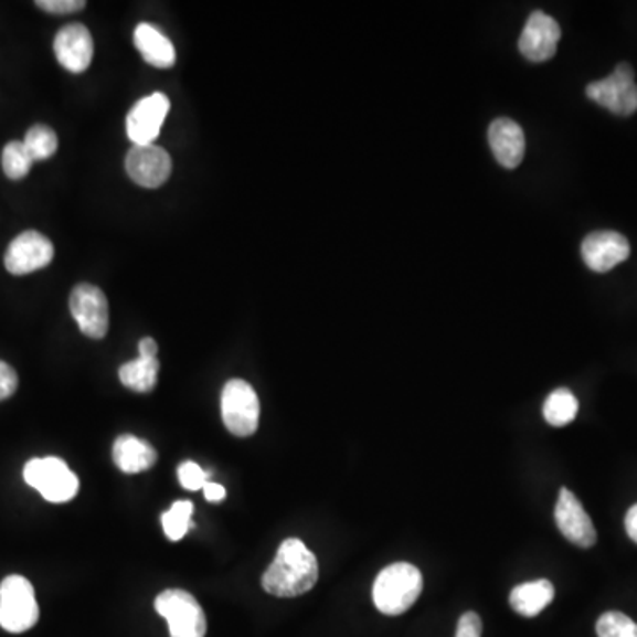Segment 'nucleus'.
I'll use <instances>...</instances> for the list:
<instances>
[{"mask_svg": "<svg viewBox=\"0 0 637 637\" xmlns=\"http://www.w3.org/2000/svg\"><path fill=\"white\" fill-rule=\"evenodd\" d=\"M554 519L562 535L577 548L588 549L597 542V530L593 527L592 519L580 499L575 498L574 492L566 487H563L558 496Z\"/></svg>", "mask_w": 637, "mask_h": 637, "instance_id": "obj_11", "label": "nucleus"}, {"mask_svg": "<svg viewBox=\"0 0 637 637\" xmlns=\"http://www.w3.org/2000/svg\"><path fill=\"white\" fill-rule=\"evenodd\" d=\"M23 146L28 149L32 160L43 161L54 157L59 148V139L55 131L46 125H34L23 139Z\"/></svg>", "mask_w": 637, "mask_h": 637, "instance_id": "obj_22", "label": "nucleus"}, {"mask_svg": "<svg viewBox=\"0 0 637 637\" xmlns=\"http://www.w3.org/2000/svg\"><path fill=\"white\" fill-rule=\"evenodd\" d=\"M38 8L54 14H70L84 10L85 0H38Z\"/></svg>", "mask_w": 637, "mask_h": 637, "instance_id": "obj_27", "label": "nucleus"}, {"mask_svg": "<svg viewBox=\"0 0 637 637\" xmlns=\"http://www.w3.org/2000/svg\"><path fill=\"white\" fill-rule=\"evenodd\" d=\"M135 46L146 63L155 67H172L176 64V49L172 41L151 23H140L135 29Z\"/></svg>", "mask_w": 637, "mask_h": 637, "instance_id": "obj_18", "label": "nucleus"}, {"mask_svg": "<svg viewBox=\"0 0 637 637\" xmlns=\"http://www.w3.org/2000/svg\"><path fill=\"white\" fill-rule=\"evenodd\" d=\"M32 163H34V160H32L28 149L20 140H13V142L8 144L4 151H2L4 174L10 179H14V181L25 178L31 172Z\"/></svg>", "mask_w": 637, "mask_h": 637, "instance_id": "obj_24", "label": "nucleus"}, {"mask_svg": "<svg viewBox=\"0 0 637 637\" xmlns=\"http://www.w3.org/2000/svg\"><path fill=\"white\" fill-rule=\"evenodd\" d=\"M179 484L188 490H201L204 489L205 484H208V473L192 460H187V463L181 464L178 468Z\"/></svg>", "mask_w": 637, "mask_h": 637, "instance_id": "obj_26", "label": "nucleus"}, {"mask_svg": "<svg viewBox=\"0 0 637 637\" xmlns=\"http://www.w3.org/2000/svg\"><path fill=\"white\" fill-rule=\"evenodd\" d=\"M424 590L422 572L411 563H393L379 572L372 590L375 607L383 615H404Z\"/></svg>", "mask_w": 637, "mask_h": 637, "instance_id": "obj_2", "label": "nucleus"}, {"mask_svg": "<svg viewBox=\"0 0 637 637\" xmlns=\"http://www.w3.org/2000/svg\"><path fill=\"white\" fill-rule=\"evenodd\" d=\"M70 310L82 333L102 340L108 331V301L99 287L78 284L70 296Z\"/></svg>", "mask_w": 637, "mask_h": 637, "instance_id": "obj_9", "label": "nucleus"}, {"mask_svg": "<svg viewBox=\"0 0 637 637\" xmlns=\"http://www.w3.org/2000/svg\"><path fill=\"white\" fill-rule=\"evenodd\" d=\"M40 619V606L31 581L8 575L0 584V627L11 634L31 630Z\"/></svg>", "mask_w": 637, "mask_h": 637, "instance_id": "obj_3", "label": "nucleus"}, {"mask_svg": "<svg viewBox=\"0 0 637 637\" xmlns=\"http://www.w3.org/2000/svg\"><path fill=\"white\" fill-rule=\"evenodd\" d=\"M112 455H114V463H116L117 468L123 473H128V475L148 471L158 460L155 446L144 442L140 437L131 436V434H123V436L117 437Z\"/></svg>", "mask_w": 637, "mask_h": 637, "instance_id": "obj_17", "label": "nucleus"}, {"mask_svg": "<svg viewBox=\"0 0 637 637\" xmlns=\"http://www.w3.org/2000/svg\"><path fill=\"white\" fill-rule=\"evenodd\" d=\"M54 52L67 72L84 73L94 55L93 36L82 23H67L54 40Z\"/></svg>", "mask_w": 637, "mask_h": 637, "instance_id": "obj_15", "label": "nucleus"}, {"mask_svg": "<svg viewBox=\"0 0 637 637\" xmlns=\"http://www.w3.org/2000/svg\"><path fill=\"white\" fill-rule=\"evenodd\" d=\"M319 580L316 554L299 539H287L278 548L277 556L263 575V588L280 598L305 595Z\"/></svg>", "mask_w": 637, "mask_h": 637, "instance_id": "obj_1", "label": "nucleus"}, {"mask_svg": "<svg viewBox=\"0 0 637 637\" xmlns=\"http://www.w3.org/2000/svg\"><path fill=\"white\" fill-rule=\"evenodd\" d=\"M584 263L592 272L607 273L624 263L630 255V245L627 237L619 232H592L581 246Z\"/></svg>", "mask_w": 637, "mask_h": 637, "instance_id": "obj_14", "label": "nucleus"}, {"mask_svg": "<svg viewBox=\"0 0 637 637\" xmlns=\"http://www.w3.org/2000/svg\"><path fill=\"white\" fill-rule=\"evenodd\" d=\"M598 637H637V624L619 611H607L597 622Z\"/></svg>", "mask_w": 637, "mask_h": 637, "instance_id": "obj_25", "label": "nucleus"}, {"mask_svg": "<svg viewBox=\"0 0 637 637\" xmlns=\"http://www.w3.org/2000/svg\"><path fill=\"white\" fill-rule=\"evenodd\" d=\"M23 480L50 503H66L78 492V478L57 457L29 460L23 468Z\"/></svg>", "mask_w": 637, "mask_h": 637, "instance_id": "obj_4", "label": "nucleus"}, {"mask_svg": "<svg viewBox=\"0 0 637 637\" xmlns=\"http://www.w3.org/2000/svg\"><path fill=\"white\" fill-rule=\"evenodd\" d=\"M554 586L551 581L537 580L518 584L510 592V607L524 618H535L553 602Z\"/></svg>", "mask_w": 637, "mask_h": 637, "instance_id": "obj_19", "label": "nucleus"}, {"mask_svg": "<svg viewBox=\"0 0 637 637\" xmlns=\"http://www.w3.org/2000/svg\"><path fill=\"white\" fill-rule=\"evenodd\" d=\"M586 96L616 116H633L637 110L636 75L630 64L622 63L607 78L592 82Z\"/></svg>", "mask_w": 637, "mask_h": 637, "instance_id": "obj_7", "label": "nucleus"}, {"mask_svg": "<svg viewBox=\"0 0 637 637\" xmlns=\"http://www.w3.org/2000/svg\"><path fill=\"white\" fill-rule=\"evenodd\" d=\"M52 241L41 232H22L11 241L6 252L4 266L14 277L43 269L54 259Z\"/></svg>", "mask_w": 637, "mask_h": 637, "instance_id": "obj_8", "label": "nucleus"}, {"mask_svg": "<svg viewBox=\"0 0 637 637\" xmlns=\"http://www.w3.org/2000/svg\"><path fill=\"white\" fill-rule=\"evenodd\" d=\"M204 496L211 503H219L222 499L227 498V490L225 487L220 486V484H214V481H208L204 486Z\"/></svg>", "mask_w": 637, "mask_h": 637, "instance_id": "obj_30", "label": "nucleus"}, {"mask_svg": "<svg viewBox=\"0 0 637 637\" xmlns=\"http://www.w3.org/2000/svg\"><path fill=\"white\" fill-rule=\"evenodd\" d=\"M560 38L562 29L556 20L548 17L544 11H535L524 25L519 40V50L531 63H545L556 54Z\"/></svg>", "mask_w": 637, "mask_h": 637, "instance_id": "obj_13", "label": "nucleus"}, {"mask_svg": "<svg viewBox=\"0 0 637 637\" xmlns=\"http://www.w3.org/2000/svg\"><path fill=\"white\" fill-rule=\"evenodd\" d=\"M17 389H19V375L13 367L8 365L6 361H0V401L10 399Z\"/></svg>", "mask_w": 637, "mask_h": 637, "instance_id": "obj_28", "label": "nucleus"}, {"mask_svg": "<svg viewBox=\"0 0 637 637\" xmlns=\"http://www.w3.org/2000/svg\"><path fill=\"white\" fill-rule=\"evenodd\" d=\"M625 530H627V535L637 544V505H634L625 516Z\"/></svg>", "mask_w": 637, "mask_h": 637, "instance_id": "obj_32", "label": "nucleus"}, {"mask_svg": "<svg viewBox=\"0 0 637 637\" xmlns=\"http://www.w3.org/2000/svg\"><path fill=\"white\" fill-rule=\"evenodd\" d=\"M580 411V402L571 390H554L544 404V418L553 427H565L572 424Z\"/></svg>", "mask_w": 637, "mask_h": 637, "instance_id": "obj_21", "label": "nucleus"}, {"mask_svg": "<svg viewBox=\"0 0 637 637\" xmlns=\"http://www.w3.org/2000/svg\"><path fill=\"white\" fill-rule=\"evenodd\" d=\"M169 110L170 102L163 93H152L135 103L126 117V131L134 146H152L160 137Z\"/></svg>", "mask_w": 637, "mask_h": 637, "instance_id": "obj_10", "label": "nucleus"}, {"mask_svg": "<svg viewBox=\"0 0 637 637\" xmlns=\"http://www.w3.org/2000/svg\"><path fill=\"white\" fill-rule=\"evenodd\" d=\"M261 402L243 379H231L222 390V418L229 433L248 437L259 428Z\"/></svg>", "mask_w": 637, "mask_h": 637, "instance_id": "obj_5", "label": "nucleus"}, {"mask_svg": "<svg viewBox=\"0 0 637 637\" xmlns=\"http://www.w3.org/2000/svg\"><path fill=\"white\" fill-rule=\"evenodd\" d=\"M192 501H176L170 510L161 516V524H163L167 539L172 540V542L184 539L188 530L192 528Z\"/></svg>", "mask_w": 637, "mask_h": 637, "instance_id": "obj_23", "label": "nucleus"}, {"mask_svg": "<svg viewBox=\"0 0 637 637\" xmlns=\"http://www.w3.org/2000/svg\"><path fill=\"white\" fill-rule=\"evenodd\" d=\"M158 615L169 624L170 637H204L208 619L204 609L192 593L166 590L155 601Z\"/></svg>", "mask_w": 637, "mask_h": 637, "instance_id": "obj_6", "label": "nucleus"}, {"mask_svg": "<svg viewBox=\"0 0 637 637\" xmlns=\"http://www.w3.org/2000/svg\"><path fill=\"white\" fill-rule=\"evenodd\" d=\"M126 172L144 188H160L170 178L172 160L160 146H134L125 161Z\"/></svg>", "mask_w": 637, "mask_h": 637, "instance_id": "obj_12", "label": "nucleus"}, {"mask_svg": "<svg viewBox=\"0 0 637 637\" xmlns=\"http://www.w3.org/2000/svg\"><path fill=\"white\" fill-rule=\"evenodd\" d=\"M489 144L496 160L505 169H516L521 166L527 152V137L521 126L512 119H496L489 126Z\"/></svg>", "mask_w": 637, "mask_h": 637, "instance_id": "obj_16", "label": "nucleus"}, {"mask_svg": "<svg viewBox=\"0 0 637 637\" xmlns=\"http://www.w3.org/2000/svg\"><path fill=\"white\" fill-rule=\"evenodd\" d=\"M158 372H160V361L157 358H137L120 365L119 379L126 389L137 393L151 392L158 383Z\"/></svg>", "mask_w": 637, "mask_h": 637, "instance_id": "obj_20", "label": "nucleus"}, {"mask_svg": "<svg viewBox=\"0 0 637 637\" xmlns=\"http://www.w3.org/2000/svg\"><path fill=\"white\" fill-rule=\"evenodd\" d=\"M158 354V343L157 340L151 339V337H146V339L139 342V357L140 358H157Z\"/></svg>", "mask_w": 637, "mask_h": 637, "instance_id": "obj_31", "label": "nucleus"}, {"mask_svg": "<svg viewBox=\"0 0 637 637\" xmlns=\"http://www.w3.org/2000/svg\"><path fill=\"white\" fill-rule=\"evenodd\" d=\"M481 618L477 613L468 611L460 616L459 624H457V636L455 637H481Z\"/></svg>", "mask_w": 637, "mask_h": 637, "instance_id": "obj_29", "label": "nucleus"}]
</instances>
